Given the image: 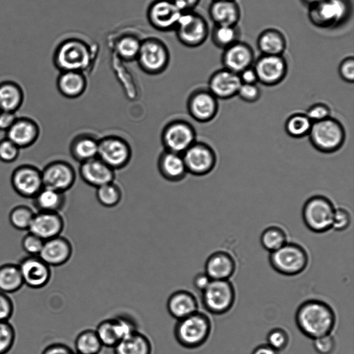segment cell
Wrapping results in <instances>:
<instances>
[{
  "label": "cell",
  "instance_id": "836d02e7",
  "mask_svg": "<svg viewBox=\"0 0 354 354\" xmlns=\"http://www.w3.org/2000/svg\"><path fill=\"white\" fill-rule=\"evenodd\" d=\"M73 158L80 163L97 157L98 140L90 134H80L70 144Z\"/></svg>",
  "mask_w": 354,
  "mask_h": 354
},
{
  "label": "cell",
  "instance_id": "ee69618b",
  "mask_svg": "<svg viewBox=\"0 0 354 354\" xmlns=\"http://www.w3.org/2000/svg\"><path fill=\"white\" fill-rule=\"evenodd\" d=\"M35 214L29 206L19 205L10 210L8 216L9 222L16 230H28Z\"/></svg>",
  "mask_w": 354,
  "mask_h": 354
},
{
  "label": "cell",
  "instance_id": "30bf717a",
  "mask_svg": "<svg viewBox=\"0 0 354 354\" xmlns=\"http://www.w3.org/2000/svg\"><path fill=\"white\" fill-rule=\"evenodd\" d=\"M201 301L204 308L214 315L227 313L235 301V290L229 280H212L203 291Z\"/></svg>",
  "mask_w": 354,
  "mask_h": 354
},
{
  "label": "cell",
  "instance_id": "5b68a950",
  "mask_svg": "<svg viewBox=\"0 0 354 354\" xmlns=\"http://www.w3.org/2000/svg\"><path fill=\"white\" fill-rule=\"evenodd\" d=\"M352 12L350 0H323L308 7L310 23L319 28H334L345 23Z\"/></svg>",
  "mask_w": 354,
  "mask_h": 354
},
{
  "label": "cell",
  "instance_id": "277c9868",
  "mask_svg": "<svg viewBox=\"0 0 354 354\" xmlns=\"http://www.w3.org/2000/svg\"><path fill=\"white\" fill-rule=\"evenodd\" d=\"M308 136L310 144L318 151L332 153L339 150L344 145L346 131L340 121L330 116L313 122Z\"/></svg>",
  "mask_w": 354,
  "mask_h": 354
},
{
  "label": "cell",
  "instance_id": "f35d334b",
  "mask_svg": "<svg viewBox=\"0 0 354 354\" xmlns=\"http://www.w3.org/2000/svg\"><path fill=\"white\" fill-rule=\"evenodd\" d=\"M141 45V40L133 35L120 37L115 44V52L125 62L136 60Z\"/></svg>",
  "mask_w": 354,
  "mask_h": 354
},
{
  "label": "cell",
  "instance_id": "74e56055",
  "mask_svg": "<svg viewBox=\"0 0 354 354\" xmlns=\"http://www.w3.org/2000/svg\"><path fill=\"white\" fill-rule=\"evenodd\" d=\"M74 346L76 354H99L103 347L93 329L81 331L75 339Z\"/></svg>",
  "mask_w": 354,
  "mask_h": 354
},
{
  "label": "cell",
  "instance_id": "816d5d0a",
  "mask_svg": "<svg viewBox=\"0 0 354 354\" xmlns=\"http://www.w3.org/2000/svg\"><path fill=\"white\" fill-rule=\"evenodd\" d=\"M313 347L318 354H332L335 349L336 342L329 334L313 339Z\"/></svg>",
  "mask_w": 354,
  "mask_h": 354
},
{
  "label": "cell",
  "instance_id": "ab89813d",
  "mask_svg": "<svg viewBox=\"0 0 354 354\" xmlns=\"http://www.w3.org/2000/svg\"><path fill=\"white\" fill-rule=\"evenodd\" d=\"M313 122L306 113H296L290 115L285 122L286 133L294 138H301L308 135Z\"/></svg>",
  "mask_w": 354,
  "mask_h": 354
},
{
  "label": "cell",
  "instance_id": "2e32d148",
  "mask_svg": "<svg viewBox=\"0 0 354 354\" xmlns=\"http://www.w3.org/2000/svg\"><path fill=\"white\" fill-rule=\"evenodd\" d=\"M258 82L273 86L280 84L288 73L287 61L283 55H261L252 65Z\"/></svg>",
  "mask_w": 354,
  "mask_h": 354
},
{
  "label": "cell",
  "instance_id": "11a10c76",
  "mask_svg": "<svg viewBox=\"0 0 354 354\" xmlns=\"http://www.w3.org/2000/svg\"><path fill=\"white\" fill-rule=\"evenodd\" d=\"M14 313V304L12 299L0 291V322L9 321Z\"/></svg>",
  "mask_w": 354,
  "mask_h": 354
},
{
  "label": "cell",
  "instance_id": "680465c9",
  "mask_svg": "<svg viewBox=\"0 0 354 354\" xmlns=\"http://www.w3.org/2000/svg\"><path fill=\"white\" fill-rule=\"evenodd\" d=\"M212 279L205 272H199L196 274L193 279L194 287L201 292H203L210 283Z\"/></svg>",
  "mask_w": 354,
  "mask_h": 354
},
{
  "label": "cell",
  "instance_id": "3957f363",
  "mask_svg": "<svg viewBox=\"0 0 354 354\" xmlns=\"http://www.w3.org/2000/svg\"><path fill=\"white\" fill-rule=\"evenodd\" d=\"M211 330L210 319L205 313L198 310L189 316L177 320L174 328V335L181 346L194 349L207 342Z\"/></svg>",
  "mask_w": 354,
  "mask_h": 354
},
{
  "label": "cell",
  "instance_id": "be15d7a7",
  "mask_svg": "<svg viewBox=\"0 0 354 354\" xmlns=\"http://www.w3.org/2000/svg\"><path fill=\"white\" fill-rule=\"evenodd\" d=\"M304 4L306 5L308 7H310L312 6H314L315 4L319 3V2L322 1L323 0H301Z\"/></svg>",
  "mask_w": 354,
  "mask_h": 354
},
{
  "label": "cell",
  "instance_id": "8d00e7d4",
  "mask_svg": "<svg viewBox=\"0 0 354 354\" xmlns=\"http://www.w3.org/2000/svg\"><path fill=\"white\" fill-rule=\"evenodd\" d=\"M24 284L18 264L5 263L0 266V291L6 294L18 291Z\"/></svg>",
  "mask_w": 354,
  "mask_h": 354
},
{
  "label": "cell",
  "instance_id": "60d3db41",
  "mask_svg": "<svg viewBox=\"0 0 354 354\" xmlns=\"http://www.w3.org/2000/svg\"><path fill=\"white\" fill-rule=\"evenodd\" d=\"M239 36L237 26L214 25L211 32V39L214 46L223 50L239 41Z\"/></svg>",
  "mask_w": 354,
  "mask_h": 354
},
{
  "label": "cell",
  "instance_id": "94428289",
  "mask_svg": "<svg viewBox=\"0 0 354 354\" xmlns=\"http://www.w3.org/2000/svg\"><path fill=\"white\" fill-rule=\"evenodd\" d=\"M182 11H192L197 6L201 0H171Z\"/></svg>",
  "mask_w": 354,
  "mask_h": 354
},
{
  "label": "cell",
  "instance_id": "7a4b0ae2",
  "mask_svg": "<svg viewBox=\"0 0 354 354\" xmlns=\"http://www.w3.org/2000/svg\"><path fill=\"white\" fill-rule=\"evenodd\" d=\"M93 55L89 46L80 39H67L61 42L53 56L55 67L60 71L84 73L91 65Z\"/></svg>",
  "mask_w": 354,
  "mask_h": 354
},
{
  "label": "cell",
  "instance_id": "4dcf8cb0",
  "mask_svg": "<svg viewBox=\"0 0 354 354\" xmlns=\"http://www.w3.org/2000/svg\"><path fill=\"white\" fill-rule=\"evenodd\" d=\"M56 86L62 96L68 99H75L84 93L87 81L84 73L63 71L60 72L57 78Z\"/></svg>",
  "mask_w": 354,
  "mask_h": 354
},
{
  "label": "cell",
  "instance_id": "b9f144b4",
  "mask_svg": "<svg viewBox=\"0 0 354 354\" xmlns=\"http://www.w3.org/2000/svg\"><path fill=\"white\" fill-rule=\"evenodd\" d=\"M260 242L265 250L272 252L287 243V236L281 227L270 226L261 233Z\"/></svg>",
  "mask_w": 354,
  "mask_h": 354
},
{
  "label": "cell",
  "instance_id": "7bdbcfd3",
  "mask_svg": "<svg viewBox=\"0 0 354 354\" xmlns=\"http://www.w3.org/2000/svg\"><path fill=\"white\" fill-rule=\"evenodd\" d=\"M122 197V190L114 181L96 188L97 200L105 207H113L118 205Z\"/></svg>",
  "mask_w": 354,
  "mask_h": 354
},
{
  "label": "cell",
  "instance_id": "9c48e42d",
  "mask_svg": "<svg viewBox=\"0 0 354 354\" xmlns=\"http://www.w3.org/2000/svg\"><path fill=\"white\" fill-rule=\"evenodd\" d=\"M174 30L178 41L189 48L201 46L209 33L205 19L194 10L182 12Z\"/></svg>",
  "mask_w": 354,
  "mask_h": 354
},
{
  "label": "cell",
  "instance_id": "f1b7e54d",
  "mask_svg": "<svg viewBox=\"0 0 354 354\" xmlns=\"http://www.w3.org/2000/svg\"><path fill=\"white\" fill-rule=\"evenodd\" d=\"M160 174L169 182L183 180L187 173L182 154L164 150L157 162Z\"/></svg>",
  "mask_w": 354,
  "mask_h": 354
},
{
  "label": "cell",
  "instance_id": "9a60e30c",
  "mask_svg": "<svg viewBox=\"0 0 354 354\" xmlns=\"http://www.w3.org/2000/svg\"><path fill=\"white\" fill-rule=\"evenodd\" d=\"M13 190L25 198H33L44 187L41 169L32 164L18 165L10 176Z\"/></svg>",
  "mask_w": 354,
  "mask_h": 354
},
{
  "label": "cell",
  "instance_id": "cb8c5ba5",
  "mask_svg": "<svg viewBox=\"0 0 354 354\" xmlns=\"http://www.w3.org/2000/svg\"><path fill=\"white\" fill-rule=\"evenodd\" d=\"M241 84L239 74L223 68L212 74L207 89L218 100H227L237 95Z\"/></svg>",
  "mask_w": 354,
  "mask_h": 354
},
{
  "label": "cell",
  "instance_id": "4316f807",
  "mask_svg": "<svg viewBox=\"0 0 354 354\" xmlns=\"http://www.w3.org/2000/svg\"><path fill=\"white\" fill-rule=\"evenodd\" d=\"M208 14L214 25L217 26H237L241 15L236 0H212Z\"/></svg>",
  "mask_w": 354,
  "mask_h": 354
},
{
  "label": "cell",
  "instance_id": "f546056e",
  "mask_svg": "<svg viewBox=\"0 0 354 354\" xmlns=\"http://www.w3.org/2000/svg\"><path fill=\"white\" fill-rule=\"evenodd\" d=\"M166 305L169 314L176 320L183 319L198 310L196 297L185 290H178L171 294Z\"/></svg>",
  "mask_w": 354,
  "mask_h": 354
},
{
  "label": "cell",
  "instance_id": "9f6ffc18",
  "mask_svg": "<svg viewBox=\"0 0 354 354\" xmlns=\"http://www.w3.org/2000/svg\"><path fill=\"white\" fill-rule=\"evenodd\" d=\"M41 354H76L68 346L62 343H54L47 346Z\"/></svg>",
  "mask_w": 354,
  "mask_h": 354
},
{
  "label": "cell",
  "instance_id": "6f0895ef",
  "mask_svg": "<svg viewBox=\"0 0 354 354\" xmlns=\"http://www.w3.org/2000/svg\"><path fill=\"white\" fill-rule=\"evenodd\" d=\"M17 117L16 113L0 109V131L6 132Z\"/></svg>",
  "mask_w": 354,
  "mask_h": 354
},
{
  "label": "cell",
  "instance_id": "e575fe53",
  "mask_svg": "<svg viewBox=\"0 0 354 354\" xmlns=\"http://www.w3.org/2000/svg\"><path fill=\"white\" fill-rule=\"evenodd\" d=\"M152 344L144 333L136 330L126 336L113 348L114 354H152Z\"/></svg>",
  "mask_w": 354,
  "mask_h": 354
},
{
  "label": "cell",
  "instance_id": "c3c4849f",
  "mask_svg": "<svg viewBox=\"0 0 354 354\" xmlns=\"http://www.w3.org/2000/svg\"><path fill=\"white\" fill-rule=\"evenodd\" d=\"M44 241L28 232L21 241V247L24 251L29 256H39Z\"/></svg>",
  "mask_w": 354,
  "mask_h": 354
},
{
  "label": "cell",
  "instance_id": "52a82bcc",
  "mask_svg": "<svg viewBox=\"0 0 354 354\" xmlns=\"http://www.w3.org/2000/svg\"><path fill=\"white\" fill-rule=\"evenodd\" d=\"M335 207L331 201L322 195H315L305 202L302 219L308 230L324 233L331 229Z\"/></svg>",
  "mask_w": 354,
  "mask_h": 354
},
{
  "label": "cell",
  "instance_id": "5bb4252c",
  "mask_svg": "<svg viewBox=\"0 0 354 354\" xmlns=\"http://www.w3.org/2000/svg\"><path fill=\"white\" fill-rule=\"evenodd\" d=\"M95 330L103 346L113 348L121 339L138 330L131 317L120 315L102 320Z\"/></svg>",
  "mask_w": 354,
  "mask_h": 354
},
{
  "label": "cell",
  "instance_id": "ffe728a7",
  "mask_svg": "<svg viewBox=\"0 0 354 354\" xmlns=\"http://www.w3.org/2000/svg\"><path fill=\"white\" fill-rule=\"evenodd\" d=\"M24 284L33 289L46 286L51 278V269L39 256L23 258L18 264Z\"/></svg>",
  "mask_w": 354,
  "mask_h": 354
},
{
  "label": "cell",
  "instance_id": "d6986e66",
  "mask_svg": "<svg viewBox=\"0 0 354 354\" xmlns=\"http://www.w3.org/2000/svg\"><path fill=\"white\" fill-rule=\"evenodd\" d=\"M218 99L208 90L198 88L189 96L187 109L189 115L196 121L205 123L212 121L218 111Z\"/></svg>",
  "mask_w": 354,
  "mask_h": 354
},
{
  "label": "cell",
  "instance_id": "7c38bea8",
  "mask_svg": "<svg viewBox=\"0 0 354 354\" xmlns=\"http://www.w3.org/2000/svg\"><path fill=\"white\" fill-rule=\"evenodd\" d=\"M131 156L130 145L120 136L110 135L98 140L97 158L114 171L126 167Z\"/></svg>",
  "mask_w": 354,
  "mask_h": 354
},
{
  "label": "cell",
  "instance_id": "4fadbf2b",
  "mask_svg": "<svg viewBox=\"0 0 354 354\" xmlns=\"http://www.w3.org/2000/svg\"><path fill=\"white\" fill-rule=\"evenodd\" d=\"M182 156L187 173L196 176L210 173L217 161L215 151L204 142L196 141L182 153Z\"/></svg>",
  "mask_w": 354,
  "mask_h": 354
},
{
  "label": "cell",
  "instance_id": "603a6c76",
  "mask_svg": "<svg viewBox=\"0 0 354 354\" xmlns=\"http://www.w3.org/2000/svg\"><path fill=\"white\" fill-rule=\"evenodd\" d=\"M64 227V221L59 212H37L28 232L43 241L60 236Z\"/></svg>",
  "mask_w": 354,
  "mask_h": 354
},
{
  "label": "cell",
  "instance_id": "7402d4cb",
  "mask_svg": "<svg viewBox=\"0 0 354 354\" xmlns=\"http://www.w3.org/2000/svg\"><path fill=\"white\" fill-rule=\"evenodd\" d=\"M40 136V127L37 122L27 116L17 117L6 132V137L20 149L33 145Z\"/></svg>",
  "mask_w": 354,
  "mask_h": 354
},
{
  "label": "cell",
  "instance_id": "ac0fdd59",
  "mask_svg": "<svg viewBox=\"0 0 354 354\" xmlns=\"http://www.w3.org/2000/svg\"><path fill=\"white\" fill-rule=\"evenodd\" d=\"M182 12L171 0H154L147 8V17L153 28L168 32L175 30Z\"/></svg>",
  "mask_w": 354,
  "mask_h": 354
},
{
  "label": "cell",
  "instance_id": "44dd1931",
  "mask_svg": "<svg viewBox=\"0 0 354 354\" xmlns=\"http://www.w3.org/2000/svg\"><path fill=\"white\" fill-rule=\"evenodd\" d=\"M254 62L253 48L250 44L241 41L225 48L221 55L223 68L236 74L252 66Z\"/></svg>",
  "mask_w": 354,
  "mask_h": 354
},
{
  "label": "cell",
  "instance_id": "8fae6325",
  "mask_svg": "<svg viewBox=\"0 0 354 354\" xmlns=\"http://www.w3.org/2000/svg\"><path fill=\"white\" fill-rule=\"evenodd\" d=\"M194 126L185 120L176 119L168 122L161 133L165 150L183 153L196 140Z\"/></svg>",
  "mask_w": 354,
  "mask_h": 354
},
{
  "label": "cell",
  "instance_id": "6da1fadb",
  "mask_svg": "<svg viewBox=\"0 0 354 354\" xmlns=\"http://www.w3.org/2000/svg\"><path fill=\"white\" fill-rule=\"evenodd\" d=\"M295 319L301 333L315 339L331 333L336 317L333 309L327 303L318 299H309L297 308Z\"/></svg>",
  "mask_w": 354,
  "mask_h": 354
},
{
  "label": "cell",
  "instance_id": "d6a6232c",
  "mask_svg": "<svg viewBox=\"0 0 354 354\" xmlns=\"http://www.w3.org/2000/svg\"><path fill=\"white\" fill-rule=\"evenodd\" d=\"M24 101L21 86L12 80L0 82V109L16 113Z\"/></svg>",
  "mask_w": 354,
  "mask_h": 354
},
{
  "label": "cell",
  "instance_id": "bcb514c9",
  "mask_svg": "<svg viewBox=\"0 0 354 354\" xmlns=\"http://www.w3.org/2000/svg\"><path fill=\"white\" fill-rule=\"evenodd\" d=\"M267 342V344L270 347L279 352L287 347L289 342V336L283 328H275L268 333Z\"/></svg>",
  "mask_w": 354,
  "mask_h": 354
},
{
  "label": "cell",
  "instance_id": "d4e9b609",
  "mask_svg": "<svg viewBox=\"0 0 354 354\" xmlns=\"http://www.w3.org/2000/svg\"><path fill=\"white\" fill-rule=\"evenodd\" d=\"M79 174L85 183L95 188L115 178V171L97 157L80 163Z\"/></svg>",
  "mask_w": 354,
  "mask_h": 354
},
{
  "label": "cell",
  "instance_id": "6125c7cd",
  "mask_svg": "<svg viewBox=\"0 0 354 354\" xmlns=\"http://www.w3.org/2000/svg\"><path fill=\"white\" fill-rule=\"evenodd\" d=\"M252 354H279V352L268 344H261L257 346L252 352Z\"/></svg>",
  "mask_w": 354,
  "mask_h": 354
},
{
  "label": "cell",
  "instance_id": "1f68e13d",
  "mask_svg": "<svg viewBox=\"0 0 354 354\" xmlns=\"http://www.w3.org/2000/svg\"><path fill=\"white\" fill-rule=\"evenodd\" d=\"M287 42L284 35L277 29L268 28L258 36L257 46L261 55H283Z\"/></svg>",
  "mask_w": 354,
  "mask_h": 354
},
{
  "label": "cell",
  "instance_id": "8992f818",
  "mask_svg": "<svg viewBox=\"0 0 354 354\" xmlns=\"http://www.w3.org/2000/svg\"><path fill=\"white\" fill-rule=\"evenodd\" d=\"M269 262L278 273L286 276H295L306 269L308 256L300 245L286 243L278 250L270 252Z\"/></svg>",
  "mask_w": 354,
  "mask_h": 354
},
{
  "label": "cell",
  "instance_id": "db71d44e",
  "mask_svg": "<svg viewBox=\"0 0 354 354\" xmlns=\"http://www.w3.org/2000/svg\"><path fill=\"white\" fill-rule=\"evenodd\" d=\"M340 77L347 83L354 82V58L353 56L344 58L338 67Z\"/></svg>",
  "mask_w": 354,
  "mask_h": 354
},
{
  "label": "cell",
  "instance_id": "7dc6e473",
  "mask_svg": "<svg viewBox=\"0 0 354 354\" xmlns=\"http://www.w3.org/2000/svg\"><path fill=\"white\" fill-rule=\"evenodd\" d=\"M20 149L11 140L5 137L0 140V161L12 163L19 157Z\"/></svg>",
  "mask_w": 354,
  "mask_h": 354
},
{
  "label": "cell",
  "instance_id": "d590c367",
  "mask_svg": "<svg viewBox=\"0 0 354 354\" xmlns=\"http://www.w3.org/2000/svg\"><path fill=\"white\" fill-rule=\"evenodd\" d=\"M32 201L37 212H59L65 205L66 195L64 192L44 187Z\"/></svg>",
  "mask_w": 354,
  "mask_h": 354
},
{
  "label": "cell",
  "instance_id": "f6af8a7d",
  "mask_svg": "<svg viewBox=\"0 0 354 354\" xmlns=\"http://www.w3.org/2000/svg\"><path fill=\"white\" fill-rule=\"evenodd\" d=\"M15 330L8 322H0V354L8 353L15 341Z\"/></svg>",
  "mask_w": 354,
  "mask_h": 354
},
{
  "label": "cell",
  "instance_id": "f5cc1de1",
  "mask_svg": "<svg viewBox=\"0 0 354 354\" xmlns=\"http://www.w3.org/2000/svg\"><path fill=\"white\" fill-rule=\"evenodd\" d=\"M330 109L324 103H316L310 106L306 115L313 122H319L330 117Z\"/></svg>",
  "mask_w": 354,
  "mask_h": 354
},
{
  "label": "cell",
  "instance_id": "83f0119b",
  "mask_svg": "<svg viewBox=\"0 0 354 354\" xmlns=\"http://www.w3.org/2000/svg\"><path fill=\"white\" fill-rule=\"evenodd\" d=\"M236 263L229 253L217 251L208 257L205 272L212 280H228L234 273Z\"/></svg>",
  "mask_w": 354,
  "mask_h": 354
},
{
  "label": "cell",
  "instance_id": "e0dca14e",
  "mask_svg": "<svg viewBox=\"0 0 354 354\" xmlns=\"http://www.w3.org/2000/svg\"><path fill=\"white\" fill-rule=\"evenodd\" d=\"M44 187L66 192L75 184L76 172L71 164L56 160L46 164L41 169Z\"/></svg>",
  "mask_w": 354,
  "mask_h": 354
},
{
  "label": "cell",
  "instance_id": "484cf974",
  "mask_svg": "<svg viewBox=\"0 0 354 354\" xmlns=\"http://www.w3.org/2000/svg\"><path fill=\"white\" fill-rule=\"evenodd\" d=\"M73 254V246L65 237L58 236L44 243L39 257L49 266H60L67 263Z\"/></svg>",
  "mask_w": 354,
  "mask_h": 354
},
{
  "label": "cell",
  "instance_id": "91938a15",
  "mask_svg": "<svg viewBox=\"0 0 354 354\" xmlns=\"http://www.w3.org/2000/svg\"><path fill=\"white\" fill-rule=\"evenodd\" d=\"M241 84H257L258 79L253 67H249L239 74Z\"/></svg>",
  "mask_w": 354,
  "mask_h": 354
},
{
  "label": "cell",
  "instance_id": "ba28073f",
  "mask_svg": "<svg viewBox=\"0 0 354 354\" xmlns=\"http://www.w3.org/2000/svg\"><path fill=\"white\" fill-rule=\"evenodd\" d=\"M170 60L169 51L166 44L159 39L149 37L141 41L136 61L140 69L152 75L163 73Z\"/></svg>",
  "mask_w": 354,
  "mask_h": 354
},
{
  "label": "cell",
  "instance_id": "681fc988",
  "mask_svg": "<svg viewBox=\"0 0 354 354\" xmlns=\"http://www.w3.org/2000/svg\"><path fill=\"white\" fill-rule=\"evenodd\" d=\"M351 223L349 212L342 207L335 208L331 228L336 231H344L349 227Z\"/></svg>",
  "mask_w": 354,
  "mask_h": 354
},
{
  "label": "cell",
  "instance_id": "f907efd6",
  "mask_svg": "<svg viewBox=\"0 0 354 354\" xmlns=\"http://www.w3.org/2000/svg\"><path fill=\"white\" fill-rule=\"evenodd\" d=\"M236 95L244 102L254 103L259 100L261 89L257 84H241Z\"/></svg>",
  "mask_w": 354,
  "mask_h": 354
}]
</instances>
